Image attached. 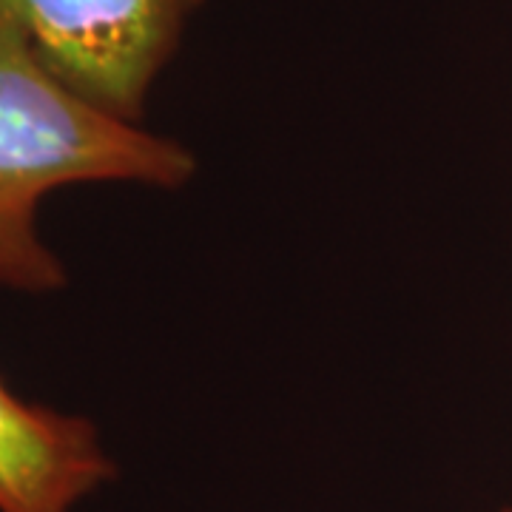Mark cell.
Segmentation results:
<instances>
[{
  "label": "cell",
  "mask_w": 512,
  "mask_h": 512,
  "mask_svg": "<svg viewBox=\"0 0 512 512\" xmlns=\"http://www.w3.org/2000/svg\"><path fill=\"white\" fill-rule=\"evenodd\" d=\"M194 154L120 120L49 72L15 26L0 20V288L52 293L66 268L37 234V205L66 185L180 188Z\"/></svg>",
  "instance_id": "1"
},
{
  "label": "cell",
  "mask_w": 512,
  "mask_h": 512,
  "mask_svg": "<svg viewBox=\"0 0 512 512\" xmlns=\"http://www.w3.org/2000/svg\"><path fill=\"white\" fill-rule=\"evenodd\" d=\"M501 512H512V507H504V510H501Z\"/></svg>",
  "instance_id": "4"
},
{
  "label": "cell",
  "mask_w": 512,
  "mask_h": 512,
  "mask_svg": "<svg viewBox=\"0 0 512 512\" xmlns=\"http://www.w3.org/2000/svg\"><path fill=\"white\" fill-rule=\"evenodd\" d=\"M117 473L92 421L23 402L0 376V512H77Z\"/></svg>",
  "instance_id": "3"
},
{
  "label": "cell",
  "mask_w": 512,
  "mask_h": 512,
  "mask_svg": "<svg viewBox=\"0 0 512 512\" xmlns=\"http://www.w3.org/2000/svg\"><path fill=\"white\" fill-rule=\"evenodd\" d=\"M200 0H0L40 63L97 109L140 123Z\"/></svg>",
  "instance_id": "2"
}]
</instances>
